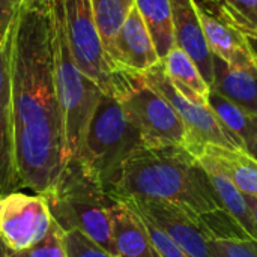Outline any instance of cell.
<instances>
[{"mask_svg": "<svg viewBox=\"0 0 257 257\" xmlns=\"http://www.w3.org/2000/svg\"><path fill=\"white\" fill-rule=\"evenodd\" d=\"M53 220L65 230H78L116 257L111 238L114 197L92 179L78 160H69L51 190L41 194Z\"/></svg>", "mask_w": 257, "mask_h": 257, "instance_id": "3", "label": "cell"}, {"mask_svg": "<svg viewBox=\"0 0 257 257\" xmlns=\"http://www.w3.org/2000/svg\"><path fill=\"white\" fill-rule=\"evenodd\" d=\"M202 152L211 155L235 187L247 197L257 199V158L245 149L206 146Z\"/></svg>", "mask_w": 257, "mask_h": 257, "instance_id": "20", "label": "cell"}, {"mask_svg": "<svg viewBox=\"0 0 257 257\" xmlns=\"http://www.w3.org/2000/svg\"><path fill=\"white\" fill-rule=\"evenodd\" d=\"M175 45L182 48L196 63L203 80L211 86L214 78V54L203 35L194 0H170Z\"/></svg>", "mask_w": 257, "mask_h": 257, "instance_id": "14", "label": "cell"}, {"mask_svg": "<svg viewBox=\"0 0 257 257\" xmlns=\"http://www.w3.org/2000/svg\"><path fill=\"white\" fill-rule=\"evenodd\" d=\"M113 95L137 126L143 146L187 148V131L179 114L161 93L146 83L142 74L117 68Z\"/></svg>", "mask_w": 257, "mask_h": 257, "instance_id": "6", "label": "cell"}, {"mask_svg": "<svg viewBox=\"0 0 257 257\" xmlns=\"http://www.w3.org/2000/svg\"><path fill=\"white\" fill-rule=\"evenodd\" d=\"M90 5L102 47L108 54L134 0H90Z\"/></svg>", "mask_w": 257, "mask_h": 257, "instance_id": "22", "label": "cell"}, {"mask_svg": "<svg viewBox=\"0 0 257 257\" xmlns=\"http://www.w3.org/2000/svg\"><path fill=\"white\" fill-rule=\"evenodd\" d=\"M12 35L14 26L0 42V196L23 188L14 145L12 119Z\"/></svg>", "mask_w": 257, "mask_h": 257, "instance_id": "12", "label": "cell"}, {"mask_svg": "<svg viewBox=\"0 0 257 257\" xmlns=\"http://www.w3.org/2000/svg\"><path fill=\"white\" fill-rule=\"evenodd\" d=\"M134 5L152 36L160 59H164L175 47L170 0H134Z\"/></svg>", "mask_w": 257, "mask_h": 257, "instance_id": "21", "label": "cell"}, {"mask_svg": "<svg viewBox=\"0 0 257 257\" xmlns=\"http://www.w3.org/2000/svg\"><path fill=\"white\" fill-rule=\"evenodd\" d=\"M65 247L68 257H114L78 230L65 233Z\"/></svg>", "mask_w": 257, "mask_h": 257, "instance_id": "26", "label": "cell"}, {"mask_svg": "<svg viewBox=\"0 0 257 257\" xmlns=\"http://www.w3.org/2000/svg\"><path fill=\"white\" fill-rule=\"evenodd\" d=\"M0 42H2V41H0Z\"/></svg>", "mask_w": 257, "mask_h": 257, "instance_id": "33", "label": "cell"}, {"mask_svg": "<svg viewBox=\"0 0 257 257\" xmlns=\"http://www.w3.org/2000/svg\"><path fill=\"white\" fill-rule=\"evenodd\" d=\"M208 105L215 113L224 130L248 154L257 158V117L244 111L229 99L209 92Z\"/></svg>", "mask_w": 257, "mask_h": 257, "instance_id": "18", "label": "cell"}, {"mask_svg": "<svg viewBox=\"0 0 257 257\" xmlns=\"http://www.w3.org/2000/svg\"><path fill=\"white\" fill-rule=\"evenodd\" d=\"M108 57L116 68L136 74H145L161 62L152 36L136 5L120 26Z\"/></svg>", "mask_w": 257, "mask_h": 257, "instance_id": "13", "label": "cell"}, {"mask_svg": "<svg viewBox=\"0 0 257 257\" xmlns=\"http://www.w3.org/2000/svg\"><path fill=\"white\" fill-rule=\"evenodd\" d=\"M53 24V63L57 99L60 104L66 161L78 157L89 122L102 96V90L75 65L65 35L60 0L47 2Z\"/></svg>", "mask_w": 257, "mask_h": 257, "instance_id": "5", "label": "cell"}, {"mask_svg": "<svg viewBox=\"0 0 257 257\" xmlns=\"http://www.w3.org/2000/svg\"><path fill=\"white\" fill-rule=\"evenodd\" d=\"M196 5L211 53L230 66L257 71V60L244 32L223 15L218 0H200Z\"/></svg>", "mask_w": 257, "mask_h": 257, "instance_id": "11", "label": "cell"}, {"mask_svg": "<svg viewBox=\"0 0 257 257\" xmlns=\"http://www.w3.org/2000/svg\"><path fill=\"white\" fill-rule=\"evenodd\" d=\"M164 71L173 86L190 101L199 104H208V95L211 92L208 83L203 80L199 68L193 59L178 45H175L164 59H161Z\"/></svg>", "mask_w": 257, "mask_h": 257, "instance_id": "19", "label": "cell"}, {"mask_svg": "<svg viewBox=\"0 0 257 257\" xmlns=\"http://www.w3.org/2000/svg\"><path fill=\"white\" fill-rule=\"evenodd\" d=\"M247 202H248V205H250V209H251L253 218H254V221H256V224H257V199L247 197Z\"/></svg>", "mask_w": 257, "mask_h": 257, "instance_id": "30", "label": "cell"}, {"mask_svg": "<svg viewBox=\"0 0 257 257\" xmlns=\"http://www.w3.org/2000/svg\"><path fill=\"white\" fill-rule=\"evenodd\" d=\"M197 161L208 175L220 209L224 211L233 221H236L251 239L257 241V224L247 202V196H244L235 187V184L229 179V176L211 155L202 152L197 157Z\"/></svg>", "mask_w": 257, "mask_h": 257, "instance_id": "15", "label": "cell"}, {"mask_svg": "<svg viewBox=\"0 0 257 257\" xmlns=\"http://www.w3.org/2000/svg\"><path fill=\"white\" fill-rule=\"evenodd\" d=\"M142 75L146 80V83L152 86L158 93H161L179 114L187 131L185 149L190 151L196 158L202 154V151L206 146L242 149L224 130V126L221 125V122L208 104L190 101L173 86L161 62Z\"/></svg>", "mask_w": 257, "mask_h": 257, "instance_id": "8", "label": "cell"}, {"mask_svg": "<svg viewBox=\"0 0 257 257\" xmlns=\"http://www.w3.org/2000/svg\"><path fill=\"white\" fill-rule=\"evenodd\" d=\"M53 217L41 194L9 193L0 196V238L15 251L39 242L48 232Z\"/></svg>", "mask_w": 257, "mask_h": 257, "instance_id": "10", "label": "cell"}, {"mask_svg": "<svg viewBox=\"0 0 257 257\" xmlns=\"http://www.w3.org/2000/svg\"><path fill=\"white\" fill-rule=\"evenodd\" d=\"M119 200L160 227L191 257H215L209 248V239L214 238V235L205 220L167 202L136 199Z\"/></svg>", "mask_w": 257, "mask_h": 257, "instance_id": "9", "label": "cell"}, {"mask_svg": "<svg viewBox=\"0 0 257 257\" xmlns=\"http://www.w3.org/2000/svg\"><path fill=\"white\" fill-rule=\"evenodd\" d=\"M60 3L66 41L77 68L102 93H113L117 68L102 47L90 0H60Z\"/></svg>", "mask_w": 257, "mask_h": 257, "instance_id": "7", "label": "cell"}, {"mask_svg": "<svg viewBox=\"0 0 257 257\" xmlns=\"http://www.w3.org/2000/svg\"><path fill=\"white\" fill-rule=\"evenodd\" d=\"M110 194L173 203L205 220L214 238L251 239L220 209L206 172L184 146H140L123 163Z\"/></svg>", "mask_w": 257, "mask_h": 257, "instance_id": "2", "label": "cell"}, {"mask_svg": "<svg viewBox=\"0 0 257 257\" xmlns=\"http://www.w3.org/2000/svg\"><path fill=\"white\" fill-rule=\"evenodd\" d=\"M209 248L215 257H257V241L241 238H211Z\"/></svg>", "mask_w": 257, "mask_h": 257, "instance_id": "25", "label": "cell"}, {"mask_svg": "<svg viewBox=\"0 0 257 257\" xmlns=\"http://www.w3.org/2000/svg\"><path fill=\"white\" fill-rule=\"evenodd\" d=\"M157 257H158V256H157Z\"/></svg>", "mask_w": 257, "mask_h": 257, "instance_id": "34", "label": "cell"}, {"mask_svg": "<svg viewBox=\"0 0 257 257\" xmlns=\"http://www.w3.org/2000/svg\"><path fill=\"white\" fill-rule=\"evenodd\" d=\"M140 215V214H139ZM142 217V215H140ZM145 227L148 230L152 248L155 250L158 257H191L187 251H184L169 235H166L160 227H157L154 223H151L148 218L142 217Z\"/></svg>", "mask_w": 257, "mask_h": 257, "instance_id": "27", "label": "cell"}, {"mask_svg": "<svg viewBox=\"0 0 257 257\" xmlns=\"http://www.w3.org/2000/svg\"><path fill=\"white\" fill-rule=\"evenodd\" d=\"M65 230L53 220L45 236L27 250L18 251L20 257H68L65 247Z\"/></svg>", "mask_w": 257, "mask_h": 257, "instance_id": "24", "label": "cell"}, {"mask_svg": "<svg viewBox=\"0 0 257 257\" xmlns=\"http://www.w3.org/2000/svg\"><path fill=\"white\" fill-rule=\"evenodd\" d=\"M140 146L142 137L113 93H102L89 122L77 158L84 172L108 193L126 158Z\"/></svg>", "mask_w": 257, "mask_h": 257, "instance_id": "4", "label": "cell"}, {"mask_svg": "<svg viewBox=\"0 0 257 257\" xmlns=\"http://www.w3.org/2000/svg\"><path fill=\"white\" fill-rule=\"evenodd\" d=\"M12 119L23 188L44 194L66 164L65 126L56 92L53 24L47 2L21 3L12 35Z\"/></svg>", "mask_w": 257, "mask_h": 257, "instance_id": "1", "label": "cell"}, {"mask_svg": "<svg viewBox=\"0 0 257 257\" xmlns=\"http://www.w3.org/2000/svg\"><path fill=\"white\" fill-rule=\"evenodd\" d=\"M223 15L242 32H257V0H218Z\"/></svg>", "mask_w": 257, "mask_h": 257, "instance_id": "23", "label": "cell"}, {"mask_svg": "<svg viewBox=\"0 0 257 257\" xmlns=\"http://www.w3.org/2000/svg\"><path fill=\"white\" fill-rule=\"evenodd\" d=\"M214 78L209 89L257 117V71L230 66L214 56Z\"/></svg>", "mask_w": 257, "mask_h": 257, "instance_id": "17", "label": "cell"}, {"mask_svg": "<svg viewBox=\"0 0 257 257\" xmlns=\"http://www.w3.org/2000/svg\"><path fill=\"white\" fill-rule=\"evenodd\" d=\"M11 2H14V3H21L23 0H11Z\"/></svg>", "mask_w": 257, "mask_h": 257, "instance_id": "32", "label": "cell"}, {"mask_svg": "<svg viewBox=\"0 0 257 257\" xmlns=\"http://www.w3.org/2000/svg\"><path fill=\"white\" fill-rule=\"evenodd\" d=\"M0 257H20V254H18V251H15L11 247H8L5 244V241L0 238Z\"/></svg>", "mask_w": 257, "mask_h": 257, "instance_id": "29", "label": "cell"}, {"mask_svg": "<svg viewBox=\"0 0 257 257\" xmlns=\"http://www.w3.org/2000/svg\"><path fill=\"white\" fill-rule=\"evenodd\" d=\"M244 35H245L247 42H248V45H250V48H251L257 60V32H244Z\"/></svg>", "mask_w": 257, "mask_h": 257, "instance_id": "28", "label": "cell"}, {"mask_svg": "<svg viewBox=\"0 0 257 257\" xmlns=\"http://www.w3.org/2000/svg\"><path fill=\"white\" fill-rule=\"evenodd\" d=\"M24 3L30 5V3H39V2H45V0H23Z\"/></svg>", "mask_w": 257, "mask_h": 257, "instance_id": "31", "label": "cell"}, {"mask_svg": "<svg viewBox=\"0 0 257 257\" xmlns=\"http://www.w3.org/2000/svg\"><path fill=\"white\" fill-rule=\"evenodd\" d=\"M111 238L116 257H157L142 217L116 197L111 206Z\"/></svg>", "mask_w": 257, "mask_h": 257, "instance_id": "16", "label": "cell"}]
</instances>
